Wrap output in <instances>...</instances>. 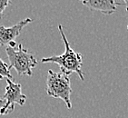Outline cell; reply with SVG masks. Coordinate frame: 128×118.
I'll use <instances>...</instances> for the list:
<instances>
[{
	"instance_id": "cell-1",
	"label": "cell",
	"mask_w": 128,
	"mask_h": 118,
	"mask_svg": "<svg viewBox=\"0 0 128 118\" xmlns=\"http://www.w3.org/2000/svg\"><path fill=\"white\" fill-rule=\"evenodd\" d=\"M58 30L61 34L63 42L64 44V53L61 56H54L44 57L41 59L42 63H50V64H56L59 66L60 70L63 73L70 74L72 73H76L79 78L82 81L84 80V74L82 71V64H83V56L81 54L76 53L72 49L70 46L68 40L64 32L63 26L58 25Z\"/></svg>"
},
{
	"instance_id": "cell-7",
	"label": "cell",
	"mask_w": 128,
	"mask_h": 118,
	"mask_svg": "<svg viewBox=\"0 0 128 118\" xmlns=\"http://www.w3.org/2000/svg\"><path fill=\"white\" fill-rule=\"evenodd\" d=\"M10 69H11V67H10L9 64L5 63L2 59L0 58V80H2L3 78L13 80V76L11 74Z\"/></svg>"
},
{
	"instance_id": "cell-4",
	"label": "cell",
	"mask_w": 128,
	"mask_h": 118,
	"mask_svg": "<svg viewBox=\"0 0 128 118\" xmlns=\"http://www.w3.org/2000/svg\"><path fill=\"white\" fill-rule=\"evenodd\" d=\"M6 93L3 98L6 100L5 107L0 111L1 116H6L15 110L16 104L23 106L26 102V96L22 93L21 84L15 83L11 79H6Z\"/></svg>"
},
{
	"instance_id": "cell-8",
	"label": "cell",
	"mask_w": 128,
	"mask_h": 118,
	"mask_svg": "<svg viewBox=\"0 0 128 118\" xmlns=\"http://www.w3.org/2000/svg\"><path fill=\"white\" fill-rule=\"evenodd\" d=\"M11 0H0V18L2 17V15L6 8L10 5Z\"/></svg>"
},
{
	"instance_id": "cell-6",
	"label": "cell",
	"mask_w": 128,
	"mask_h": 118,
	"mask_svg": "<svg viewBox=\"0 0 128 118\" xmlns=\"http://www.w3.org/2000/svg\"><path fill=\"white\" fill-rule=\"evenodd\" d=\"M83 5L92 11H97L104 15H112L116 11L119 2L116 0H80Z\"/></svg>"
},
{
	"instance_id": "cell-2",
	"label": "cell",
	"mask_w": 128,
	"mask_h": 118,
	"mask_svg": "<svg viewBox=\"0 0 128 118\" xmlns=\"http://www.w3.org/2000/svg\"><path fill=\"white\" fill-rule=\"evenodd\" d=\"M72 93L71 82L69 74L63 72H54L48 70L46 77V94L53 98L61 99L68 109L72 108L70 96Z\"/></svg>"
},
{
	"instance_id": "cell-10",
	"label": "cell",
	"mask_w": 128,
	"mask_h": 118,
	"mask_svg": "<svg viewBox=\"0 0 128 118\" xmlns=\"http://www.w3.org/2000/svg\"><path fill=\"white\" fill-rule=\"evenodd\" d=\"M121 5H124L126 6V12H128V0H121Z\"/></svg>"
},
{
	"instance_id": "cell-5",
	"label": "cell",
	"mask_w": 128,
	"mask_h": 118,
	"mask_svg": "<svg viewBox=\"0 0 128 118\" xmlns=\"http://www.w3.org/2000/svg\"><path fill=\"white\" fill-rule=\"evenodd\" d=\"M32 21L33 20L31 18H26L10 27L1 26H0V46L6 47H16L17 44L16 43L15 39L22 32L23 28Z\"/></svg>"
},
{
	"instance_id": "cell-3",
	"label": "cell",
	"mask_w": 128,
	"mask_h": 118,
	"mask_svg": "<svg viewBox=\"0 0 128 118\" xmlns=\"http://www.w3.org/2000/svg\"><path fill=\"white\" fill-rule=\"evenodd\" d=\"M6 52L11 68H15L19 76H32L33 69L38 64L34 54L25 49L22 44H18L16 47L8 46Z\"/></svg>"
},
{
	"instance_id": "cell-11",
	"label": "cell",
	"mask_w": 128,
	"mask_h": 118,
	"mask_svg": "<svg viewBox=\"0 0 128 118\" xmlns=\"http://www.w3.org/2000/svg\"><path fill=\"white\" fill-rule=\"evenodd\" d=\"M127 30H128V26H127Z\"/></svg>"
},
{
	"instance_id": "cell-9",
	"label": "cell",
	"mask_w": 128,
	"mask_h": 118,
	"mask_svg": "<svg viewBox=\"0 0 128 118\" xmlns=\"http://www.w3.org/2000/svg\"><path fill=\"white\" fill-rule=\"evenodd\" d=\"M5 106H6V100L3 98V97H2V98L0 97V111L5 107Z\"/></svg>"
}]
</instances>
